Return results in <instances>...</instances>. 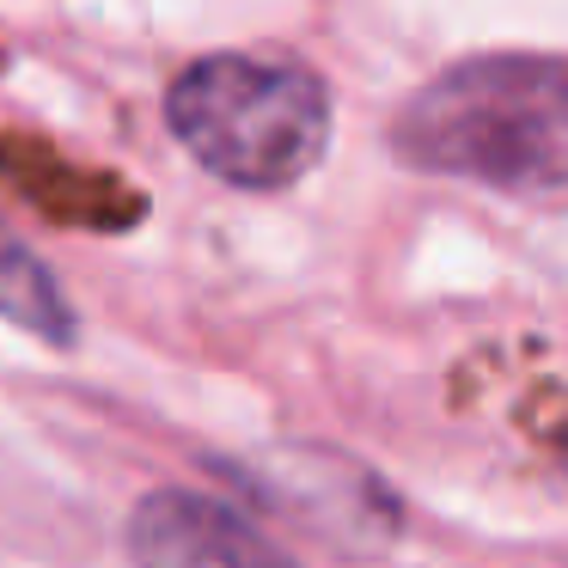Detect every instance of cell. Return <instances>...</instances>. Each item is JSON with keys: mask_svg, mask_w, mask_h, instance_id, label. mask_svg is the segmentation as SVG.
Segmentation results:
<instances>
[{"mask_svg": "<svg viewBox=\"0 0 568 568\" xmlns=\"http://www.w3.org/2000/svg\"><path fill=\"white\" fill-rule=\"evenodd\" d=\"M392 148L404 165L434 178H465L507 196H568V62H453L397 111Z\"/></svg>", "mask_w": 568, "mask_h": 568, "instance_id": "obj_1", "label": "cell"}, {"mask_svg": "<svg viewBox=\"0 0 568 568\" xmlns=\"http://www.w3.org/2000/svg\"><path fill=\"white\" fill-rule=\"evenodd\" d=\"M178 148L233 190H287L331 148V87L270 55H202L165 92Z\"/></svg>", "mask_w": 568, "mask_h": 568, "instance_id": "obj_2", "label": "cell"}, {"mask_svg": "<svg viewBox=\"0 0 568 568\" xmlns=\"http://www.w3.org/2000/svg\"><path fill=\"white\" fill-rule=\"evenodd\" d=\"M135 568H294L251 519L196 489H153L129 514Z\"/></svg>", "mask_w": 568, "mask_h": 568, "instance_id": "obj_3", "label": "cell"}, {"mask_svg": "<svg viewBox=\"0 0 568 568\" xmlns=\"http://www.w3.org/2000/svg\"><path fill=\"white\" fill-rule=\"evenodd\" d=\"M0 318L31 331L38 343H74V306L62 300L55 275L0 226Z\"/></svg>", "mask_w": 568, "mask_h": 568, "instance_id": "obj_4", "label": "cell"}]
</instances>
